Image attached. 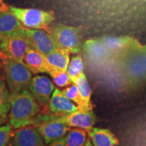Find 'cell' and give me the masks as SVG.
Returning <instances> with one entry per match:
<instances>
[{
    "mask_svg": "<svg viewBox=\"0 0 146 146\" xmlns=\"http://www.w3.org/2000/svg\"><path fill=\"white\" fill-rule=\"evenodd\" d=\"M41 108L28 89L10 94L9 123L14 129L34 125Z\"/></svg>",
    "mask_w": 146,
    "mask_h": 146,
    "instance_id": "6da1fadb",
    "label": "cell"
},
{
    "mask_svg": "<svg viewBox=\"0 0 146 146\" xmlns=\"http://www.w3.org/2000/svg\"><path fill=\"white\" fill-rule=\"evenodd\" d=\"M4 65L5 80L10 94H17L29 88L33 78V73L24 63L5 59L1 60Z\"/></svg>",
    "mask_w": 146,
    "mask_h": 146,
    "instance_id": "7a4b0ae2",
    "label": "cell"
},
{
    "mask_svg": "<svg viewBox=\"0 0 146 146\" xmlns=\"http://www.w3.org/2000/svg\"><path fill=\"white\" fill-rule=\"evenodd\" d=\"M25 28L30 29H43L49 32L50 25L55 21L53 12L35 8H21L9 6Z\"/></svg>",
    "mask_w": 146,
    "mask_h": 146,
    "instance_id": "3957f363",
    "label": "cell"
},
{
    "mask_svg": "<svg viewBox=\"0 0 146 146\" xmlns=\"http://www.w3.org/2000/svg\"><path fill=\"white\" fill-rule=\"evenodd\" d=\"M24 29L0 41V60L9 59L25 64V57L31 46Z\"/></svg>",
    "mask_w": 146,
    "mask_h": 146,
    "instance_id": "277c9868",
    "label": "cell"
},
{
    "mask_svg": "<svg viewBox=\"0 0 146 146\" xmlns=\"http://www.w3.org/2000/svg\"><path fill=\"white\" fill-rule=\"evenodd\" d=\"M49 32L54 36L59 49L72 54H77L81 50V36L75 27L56 24L50 27Z\"/></svg>",
    "mask_w": 146,
    "mask_h": 146,
    "instance_id": "5b68a950",
    "label": "cell"
},
{
    "mask_svg": "<svg viewBox=\"0 0 146 146\" xmlns=\"http://www.w3.org/2000/svg\"><path fill=\"white\" fill-rule=\"evenodd\" d=\"M24 33L31 47L44 56L59 49L54 36L47 31L25 28Z\"/></svg>",
    "mask_w": 146,
    "mask_h": 146,
    "instance_id": "8992f818",
    "label": "cell"
},
{
    "mask_svg": "<svg viewBox=\"0 0 146 146\" xmlns=\"http://www.w3.org/2000/svg\"><path fill=\"white\" fill-rule=\"evenodd\" d=\"M35 127L41 135L45 145L63 138L70 129L56 115L54 118L39 124Z\"/></svg>",
    "mask_w": 146,
    "mask_h": 146,
    "instance_id": "52a82bcc",
    "label": "cell"
},
{
    "mask_svg": "<svg viewBox=\"0 0 146 146\" xmlns=\"http://www.w3.org/2000/svg\"><path fill=\"white\" fill-rule=\"evenodd\" d=\"M54 89L50 78L41 75L33 77L28 88L41 107H46L49 104Z\"/></svg>",
    "mask_w": 146,
    "mask_h": 146,
    "instance_id": "ba28073f",
    "label": "cell"
},
{
    "mask_svg": "<svg viewBox=\"0 0 146 146\" xmlns=\"http://www.w3.org/2000/svg\"><path fill=\"white\" fill-rule=\"evenodd\" d=\"M7 146H45L43 138L33 125L15 129Z\"/></svg>",
    "mask_w": 146,
    "mask_h": 146,
    "instance_id": "9c48e42d",
    "label": "cell"
},
{
    "mask_svg": "<svg viewBox=\"0 0 146 146\" xmlns=\"http://www.w3.org/2000/svg\"><path fill=\"white\" fill-rule=\"evenodd\" d=\"M58 118L69 127L80 128L86 131L92 129L96 121V116L92 110L81 109L71 114L58 116Z\"/></svg>",
    "mask_w": 146,
    "mask_h": 146,
    "instance_id": "30bf717a",
    "label": "cell"
},
{
    "mask_svg": "<svg viewBox=\"0 0 146 146\" xmlns=\"http://www.w3.org/2000/svg\"><path fill=\"white\" fill-rule=\"evenodd\" d=\"M25 28L9 7L4 6L0 8V41Z\"/></svg>",
    "mask_w": 146,
    "mask_h": 146,
    "instance_id": "8fae6325",
    "label": "cell"
},
{
    "mask_svg": "<svg viewBox=\"0 0 146 146\" xmlns=\"http://www.w3.org/2000/svg\"><path fill=\"white\" fill-rule=\"evenodd\" d=\"M48 106L50 112L58 116L71 114L79 109L78 106L68 99L58 89H54Z\"/></svg>",
    "mask_w": 146,
    "mask_h": 146,
    "instance_id": "7c38bea8",
    "label": "cell"
},
{
    "mask_svg": "<svg viewBox=\"0 0 146 146\" xmlns=\"http://www.w3.org/2000/svg\"><path fill=\"white\" fill-rule=\"evenodd\" d=\"M24 62L33 74L44 72L49 74L50 71L45 56L32 47H30L27 51Z\"/></svg>",
    "mask_w": 146,
    "mask_h": 146,
    "instance_id": "4fadbf2b",
    "label": "cell"
},
{
    "mask_svg": "<svg viewBox=\"0 0 146 146\" xmlns=\"http://www.w3.org/2000/svg\"><path fill=\"white\" fill-rule=\"evenodd\" d=\"M87 132L94 146H116L119 143L109 129L93 127Z\"/></svg>",
    "mask_w": 146,
    "mask_h": 146,
    "instance_id": "5bb4252c",
    "label": "cell"
},
{
    "mask_svg": "<svg viewBox=\"0 0 146 146\" xmlns=\"http://www.w3.org/2000/svg\"><path fill=\"white\" fill-rule=\"evenodd\" d=\"M70 53L66 50L58 49L54 52L45 56L50 71H67L70 62Z\"/></svg>",
    "mask_w": 146,
    "mask_h": 146,
    "instance_id": "9a60e30c",
    "label": "cell"
},
{
    "mask_svg": "<svg viewBox=\"0 0 146 146\" xmlns=\"http://www.w3.org/2000/svg\"><path fill=\"white\" fill-rule=\"evenodd\" d=\"M73 83L75 84L77 87L82 102H83V109L81 110H92L93 106L91 102V87L84 72L82 73L81 75L78 76L76 79H74L73 81Z\"/></svg>",
    "mask_w": 146,
    "mask_h": 146,
    "instance_id": "2e32d148",
    "label": "cell"
},
{
    "mask_svg": "<svg viewBox=\"0 0 146 146\" xmlns=\"http://www.w3.org/2000/svg\"><path fill=\"white\" fill-rule=\"evenodd\" d=\"M85 51L89 59L101 61L106 58L108 50L101 40H89L85 43Z\"/></svg>",
    "mask_w": 146,
    "mask_h": 146,
    "instance_id": "e0dca14e",
    "label": "cell"
},
{
    "mask_svg": "<svg viewBox=\"0 0 146 146\" xmlns=\"http://www.w3.org/2000/svg\"><path fill=\"white\" fill-rule=\"evenodd\" d=\"M127 70L129 75L135 79L145 77L146 72L142 62L141 54L131 56L127 62Z\"/></svg>",
    "mask_w": 146,
    "mask_h": 146,
    "instance_id": "ac0fdd59",
    "label": "cell"
},
{
    "mask_svg": "<svg viewBox=\"0 0 146 146\" xmlns=\"http://www.w3.org/2000/svg\"><path fill=\"white\" fill-rule=\"evenodd\" d=\"M66 146H85L87 140V132L83 129H70L66 135Z\"/></svg>",
    "mask_w": 146,
    "mask_h": 146,
    "instance_id": "d6986e66",
    "label": "cell"
},
{
    "mask_svg": "<svg viewBox=\"0 0 146 146\" xmlns=\"http://www.w3.org/2000/svg\"><path fill=\"white\" fill-rule=\"evenodd\" d=\"M10 110V94L3 78L0 76V114L5 120Z\"/></svg>",
    "mask_w": 146,
    "mask_h": 146,
    "instance_id": "ffe728a7",
    "label": "cell"
},
{
    "mask_svg": "<svg viewBox=\"0 0 146 146\" xmlns=\"http://www.w3.org/2000/svg\"><path fill=\"white\" fill-rule=\"evenodd\" d=\"M83 61L81 56H76L72 57L67 68V72L72 82L82 73H83Z\"/></svg>",
    "mask_w": 146,
    "mask_h": 146,
    "instance_id": "44dd1931",
    "label": "cell"
},
{
    "mask_svg": "<svg viewBox=\"0 0 146 146\" xmlns=\"http://www.w3.org/2000/svg\"><path fill=\"white\" fill-rule=\"evenodd\" d=\"M101 41L108 52H116L121 50L127 44L126 39L116 36H106L101 39Z\"/></svg>",
    "mask_w": 146,
    "mask_h": 146,
    "instance_id": "7402d4cb",
    "label": "cell"
},
{
    "mask_svg": "<svg viewBox=\"0 0 146 146\" xmlns=\"http://www.w3.org/2000/svg\"><path fill=\"white\" fill-rule=\"evenodd\" d=\"M49 74L52 76L54 83L59 87H68L73 83L67 71L51 70Z\"/></svg>",
    "mask_w": 146,
    "mask_h": 146,
    "instance_id": "603a6c76",
    "label": "cell"
},
{
    "mask_svg": "<svg viewBox=\"0 0 146 146\" xmlns=\"http://www.w3.org/2000/svg\"><path fill=\"white\" fill-rule=\"evenodd\" d=\"M62 92L68 99L77 104L78 106L79 107V109H83V102H82L81 96L79 94V91H78L75 84L72 83V85L68 86L66 88L63 89Z\"/></svg>",
    "mask_w": 146,
    "mask_h": 146,
    "instance_id": "cb8c5ba5",
    "label": "cell"
},
{
    "mask_svg": "<svg viewBox=\"0 0 146 146\" xmlns=\"http://www.w3.org/2000/svg\"><path fill=\"white\" fill-rule=\"evenodd\" d=\"M14 129L10 123L0 127V146H7L14 133Z\"/></svg>",
    "mask_w": 146,
    "mask_h": 146,
    "instance_id": "d4e9b609",
    "label": "cell"
},
{
    "mask_svg": "<svg viewBox=\"0 0 146 146\" xmlns=\"http://www.w3.org/2000/svg\"><path fill=\"white\" fill-rule=\"evenodd\" d=\"M45 146H66V141L65 137H64L63 138L60 139L54 142H52L48 145H46Z\"/></svg>",
    "mask_w": 146,
    "mask_h": 146,
    "instance_id": "484cf974",
    "label": "cell"
},
{
    "mask_svg": "<svg viewBox=\"0 0 146 146\" xmlns=\"http://www.w3.org/2000/svg\"><path fill=\"white\" fill-rule=\"evenodd\" d=\"M141 59H142V62H143L144 68H145V72H146V50L143 51V52L141 54Z\"/></svg>",
    "mask_w": 146,
    "mask_h": 146,
    "instance_id": "4316f807",
    "label": "cell"
},
{
    "mask_svg": "<svg viewBox=\"0 0 146 146\" xmlns=\"http://www.w3.org/2000/svg\"><path fill=\"white\" fill-rule=\"evenodd\" d=\"M85 146H94V145H93L92 143H91V139H89V137L87 138V142H86V143H85Z\"/></svg>",
    "mask_w": 146,
    "mask_h": 146,
    "instance_id": "83f0119b",
    "label": "cell"
},
{
    "mask_svg": "<svg viewBox=\"0 0 146 146\" xmlns=\"http://www.w3.org/2000/svg\"><path fill=\"white\" fill-rule=\"evenodd\" d=\"M5 122V120L3 119V118H2V116H1V114H0V125H2L3 123H4Z\"/></svg>",
    "mask_w": 146,
    "mask_h": 146,
    "instance_id": "f1b7e54d",
    "label": "cell"
}]
</instances>
